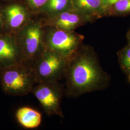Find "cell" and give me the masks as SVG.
<instances>
[{"label": "cell", "instance_id": "3", "mask_svg": "<svg viewBox=\"0 0 130 130\" xmlns=\"http://www.w3.org/2000/svg\"><path fill=\"white\" fill-rule=\"evenodd\" d=\"M84 35L75 31H67L50 26L43 27L44 48L54 52L68 60L84 44Z\"/></svg>", "mask_w": 130, "mask_h": 130}, {"label": "cell", "instance_id": "17", "mask_svg": "<svg viewBox=\"0 0 130 130\" xmlns=\"http://www.w3.org/2000/svg\"><path fill=\"white\" fill-rule=\"evenodd\" d=\"M4 32V29H3V20L2 18V15L1 13V9H0V33Z\"/></svg>", "mask_w": 130, "mask_h": 130}, {"label": "cell", "instance_id": "1", "mask_svg": "<svg viewBox=\"0 0 130 130\" xmlns=\"http://www.w3.org/2000/svg\"><path fill=\"white\" fill-rule=\"evenodd\" d=\"M64 79V94L77 98L106 88L110 77L103 70L93 47L84 44L69 61Z\"/></svg>", "mask_w": 130, "mask_h": 130}, {"label": "cell", "instance_id": "15", "mask_svg": "<svg viewBox=\"0 0 130 130\" xmlns=\"http://www.w3.org/2000/svg\"><path fill=\"white\" fill-rule=\"evenodd\" d=\"M29 7L34 10L39 11L48 0H25Z\"/></svg>", "mask_w": 130, "mask_h": 130}, {"label": "cell", "instance_id": "8", "mask_svg": "<svg viewBox=\"0 0 130 130\" xmlns=\"http://www.w3.org/2000/svg\"><path fill=\"white\" fill-rule=\"evenodd\" d=\"M43 26H50L67 30L75 31L77 28L90 22L88 19L72 8L42 19Z\"/></svg>", "mask_w": 130, "mask_h": 130}, {"label": "cell", "instance_id": "7", "mask_svg": "<svg viewBox=\"0 0 130 130\" xmlns=\"http://www.w3.org/2000/svg\"><path fill=\"white\" fill-rule=\"evenodd\" d=\"M4 31L15 35L31 19L28 9L15 1L0 5Z\"/></svg>", "mask_w": 130, "mask_h": 130}, {"label": "cell", "instance_id": "2", "mask_svg": "<svg viewBox=\"0 0 130 130\" xmlns=\"http://www.w3.org/2000/svg\"><path fill=\"white\" fill-rule=\"evenodd\" d=\"M36 80L32 68L24 61L0 68V84L3 92L11 96L31 93Z\"/></svg>", "mask_w": 130, "mask_h": 130}, {"label": "cell", "instance_id": "18", "mask_svg": "<svg viewBox=\"0 0 130 130\" xmlns=\"http://www.w3.org/2000/svg\"><path fill=\"white\" fill-rule=\"evenodd\" d=\"M126 37H127V41H128V44H130V29L129 30V31H128L127 33Z\"/></svg>", "mask_w": 130, "mask_h": 130}, {"label": "cell", "instance_id": "16", "mask_svg": "<svg viewBox=\"0 0 130 130\" xmlns=\"http://www.w3.org/2000/svg\"><path fill=\"white\" fill-rule=\"evenodd\" d=\"M112 0H102V2L103 5L104 7V8L106 11V16H107V10L108 7L109 5Z\"/></svg>", "mask_w": 130, "mask_h": 130}, {"label": "cell", "instance_id": "13", "mask_svg": "<svg viewBox=\"0 0 130 130\" xmlns=\"http://www.w3.org/2000/svg\"><path fill=\"white\" fill-rule=\"evenodd\" d=\"M129 14L130 0L118 1L111 5L107 11V16H123Z\"/></svg>", "mask_w": 130, "mask_h": 130}, {"label": "cell", "instance_id": "12", "mask_svg": "<svg viewBox=\"0 0 130 130\" xmlns=\"http://www.w3.org/2000/svg\"><path fill=\"white\" fill-rule=\"evenodd\" d=\"M72 8L71 0H48L39 11L48 17Z\"/></svg>", "mask_w": 130, "mask_h": 130}, {"label": "cell", "instance_id": "19", "mask_svg": "<svg viewBox=\"0 0 130 130\" xmlns=\"http://www.w3.org/2000/svg\"><path fill=\"white\" fill-rule=\"evenodd\" d=\"M0 1H5L6 2H14V1H15L16 0H0Z\"/></svg>", "mask_w": 130, "mask_h": 130}, {"label": "cell", "instance_id": "5", "mask_svg": "<svg viewBox=\"0 0 130 130\" xmlns=\"http://www.w3.org/2000/svg\"><path fill=\"white\" fill-rule=\"evenodd\" d=\"M69 61L56 53L44 49L31 66L36 83L59 82L65 78Z\"/></svg>", "mask_w": 130, "mask_h": 130}, {"label": "cell", "instance_id": "11", "mask_svg": "<svg viewBox=\"0 0 130 130\" xmlns=\"http://www.w3.org/2000/svg\"><path fill=\"white\" fill-rule=\"evenodd\" d=\"M15 116L19 124L27 129L37 128L42 123L41 113L29 107L24 106L19 108L15 111Z\"/></svg>", "mask_w": 130, "mask_h": 130}, {"label": "cell", "instance_id": "20", "mask_svg": "<svg viewBox=\"0 0 130 130\" xmlns=\"http://www.w3.org/2000/svg\"><path fill=\"white\" fill-rule=\"evenodd\" d=\"M128 80L130 83V73L128 75Z\"/></svg>", "mask_w": 130, "mask_h": 130}, {"label": "cell", "instance_id": "14", "mask_svg": "<svg viewBox=\"0 0 130 130\" xmlns=\"http://www.w3.org/2000/svg\"><path fill=\"white\" fill-rule=\"evenodd\" d=\"M118 60L122 70L127 75L130 73V44L126 46L118 52Z\"/></svg>", "mask_w": 130, "mask_h": 130}, {"label": "cell", "instance_id": "6", "mask_svg": "<svg viewBox=\"0 0 130 130\" xmlns=\"http://www.w3.org/2000/svg\"><path fill=\"white\" fill-rule=\"evenodd\" d=\"M31 93L37 99L47 116L56 115L64 118L61 102L64 92L59 82L36 83Z\"/></svg>", "mask_w": 130, "mask_h": 130}, {"label": "cell", "instance_id": "10", "mask_svg": "<svg viewBox=\"0 0 130 130\" xmlns=\"http://www.w3.org/2000/svg\"><path fill=\"white\" fill-rule=\"evenodd\" d=\"M73 8L88 19L90 22L106 16L102 0H71Z\"/></svg>", "mask_w": 130, "mask_h": 130}, {"label": "cell", "instance_id": "4", "mask_svg": "<svg viewBox=\"0 0 130 130\" xmlns=\"http://www.w3.org/2000/svg\"><path fill=\"white\" fill-rule=\"evenodd\" d=\"M43 27L41 19H31L15 34L23 61L31 66L44 50ZM32 67V66H31Z\"/></svg>", "mask_w": 130, "mask_h": 130}, {"label": "cell", "instance_id": "9", "mask_svg": "<svg viewBox=\"0 0 130 130\" xmlns=\"http://www.w3.org/2000/svg\"><path fill=\"white\" fill-rule=\"evenodd\" d=\"M23 61L15 35L0 33V68Z\"/></svg>", "mask_w": 130, "mask_h": 130}]
</instances>
